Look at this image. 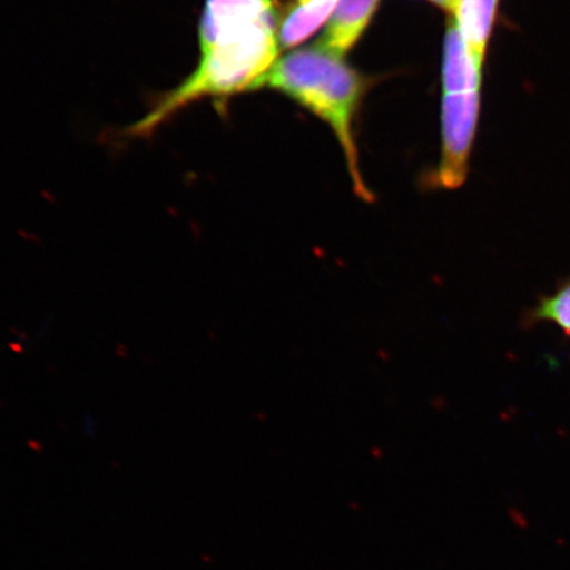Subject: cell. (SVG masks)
I'll use <instances>...</instances> for the list:
<instances>
[{
	"label": "cell",
	"mask_w": 570,
	"mask_h": 570,
	"mask_svg": "<svg viewBox=\"0 0 570 570\" xmlns=\"http://www.w3.org/2000/svg\"><path fill=\"white\" fill-rule=\"evenodd\" d=\"M199 61L176 88L127 127L125 137L149 138L190 105L225 99L259 88L277 62L279 35L273 0H206L198 24Z\"/></svg>",
	"instance_id": "cell-1"
},
{
	"label": "cell",
	"mask_w": 570,
	"mask_h": 570,
	"mask_svg": "<svg viewBox=\"0 0 570 570\" xmlns=\"http://www.w3.org/2000/svg\"><path fill=\"white\" fill-rule=\"evenodd\" d=\"M265 87L285 92L331 125L344 149L356 194L372 199L361 176L353 135V119L365 87L358 73L342 57L315 46L277 61L259 83V88Z\"/></svg>",
	"instance_id": "cell-2"
},
{
	"label": "cell",
	"mask_w": 570,
	"mask_h": 570,
	"mask_svg": "<svg viewBox=\"0 0 570 570\" xmlns=\"http://www.w3.org/2000/svg\"><path fill=\"white\" fill-rule=\"evenodd\" d=\"M479 109V91L444 95V155L439 168L438 181L445 188H459L465 181Z\"/></svg>",
	"instance_id": "cell-3"
},
{
	"label": "cell",
	"mask_w": 570,
	"mask_h": 570,
	"mask_svg": "<svg viewBox=\"0 0 570 570\" xmlns=\"http://www.w3.org/2000/svg\"><path fill=\"white\" fill-rule=\"evenodd\" d=\"M380 0H340L318 47L344 56L366 30Z\"/></svg>",
	"instance_id": "cell-4"
},
{
	"label": "cell",
	"mask_w": 570,
	"mask_h": 570,
	"mask_svg": "<svg viewBox=\"0 0 570 570\" xmlns=\"http://www.w3.org/2000/svg\"><path fill=\"white\" fill-rule=\"evenodd\" d=\"M497 4L498 0H452L449 9L470 55L480 63L494 24Z\"/></svg>",
	"instance_id": "cell-5"
},
{
	"label": "cell",
	"mask_w": 570,
	"mask_h": 570,
	"mask_svg": "<svg viewBox=\"0 0 570 570\" xmlns=\"http://www.w3.org/2000/svg\"><path fill=\"white\" fill-rule=\"evenodd\" d=\"M481 66L482 63L470 55L459 28L452 24L445 39L444 95L479 91Z\"/></svg>",
	"instance_id": "cell-6"
},
{
	"label": "cell",
	"mask_w": 570,
	"mask_h": 570,
	"mask_svg": "<svg viewBox=\"0 0 570 570\" xmlns=\"http://www.w3.org/2000/svg\"><path fill=\"white\" fill-rule=\"evenodd\" d=\"M340 0H294L279 26V45L292 48L301 45L337 9Z\"/></svg>",
	"instance_id": "cell-7"
},
{
	"label": "cell",
	"mask_w": 570,
	"mask_h": 570,
	"mask_svg": "<svg viewBox=\"0 0 570 570\" xmlns=\"http://www.w3.org/2000/svg\"><path fill=\"white\" fill-rule=\"evenodd\" d=\"M550 321L561 327L570 338V276L562 281L550 296H541L537 306L527 312L524 326L531 327Z\"/></svg>",
	"instance_id": "cell-8"
},
{
	"label": "cell",
	"mask_w": 570,
	"mask_h": 570,
	"mask_svg": "<svg viewBox=\"0 0 570 570\" xmlns=\"http://www.w3.org/2000/svg\"><path fill=\"white\" fill-rule=\"evenodd\" d=\"M432 2L441 7H444V9L449 10L451 9L452 0H432Z\"/></svg>",
	"instance_id": "cell-9"
}]
</instances>
